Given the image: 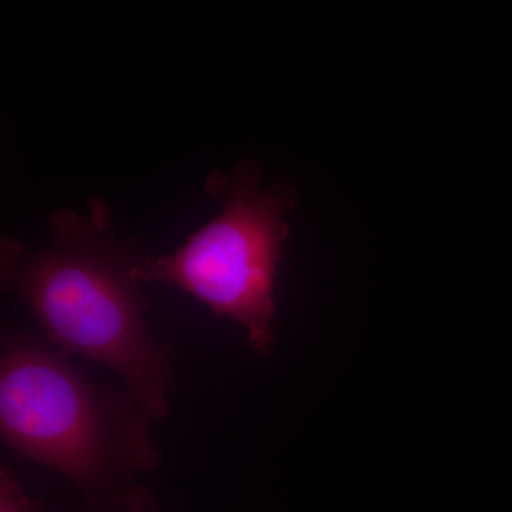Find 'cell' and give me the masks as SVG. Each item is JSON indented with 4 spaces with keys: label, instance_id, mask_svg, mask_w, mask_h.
Returning a JSON list of instances; mask_svg holds the SVG:
<instances>
[{
    "label": "cell",
    "instance_id": "4",
    "mask_svg": "<svg viewBox=\"0 0 512 512\" xmlns=\"http://www.w3.org/2000/svg\"><path fill=\"white\" fill-rule=\"evenodd\" d=\"M0 512H45L23 490L12 468L0 467Z\"/></svg>",
    "mask_w": 512,
    "mask_h": 512
},
{
    "label": "cell",
    "instance_id": "3",
    "mask_svg": "<svg viewBox=\"0 0 512 512\" xmlns=\"http://www.w3.org/2000/svg\"><path fill=\"white\" fill-rule=\"evenodd\" d=\"M262 171L245 160L229 173L214 171L205 192L221 212L173 254L144 256L138 284H165L204 303L247 333L251 348L268 356L274 345L275 279L289 237L286 212L298 191L289 183L262 190Z\"/></svg>",
    "mask_w": 512,
    "mask_h": 512
},
{
    "label": "cell",
    "instance_id": "2",
    "mask_svg": "<svg viewBox=\"0 0 512 512\" xmlns=\"http://www.w3.org/2000/svg\"><path fill=\"white\" fill-rule=\"evenodd\" d=\"M153 421L126 389L94 382L47 340L3 328L0 437L76 485L84 512H158L138 481L161 464Z\"/></svg>",
    "mask_w": 512,
    "mask_h": 512
},
{
    "label": "cell",
    "instance_id": "1",
    "mask_svg": "<svg viewBox=\"0 0 512 512\" xmlns=\"http://www.w3.org/2000/svg\"><path fill=\"white\" fill-rule=\"evenodd\" d=\"M49 234L40 251L3 235V291L28 308L53 348L106 367L143 412L164 420L177 386L173 350L148 326V299L134 276L146 256L140 245L116 237L101 197L90 198L86 212H52Z\"/></svg>",
    "mask_w": 512,
    "mask_h": 512
}]
</instances>
